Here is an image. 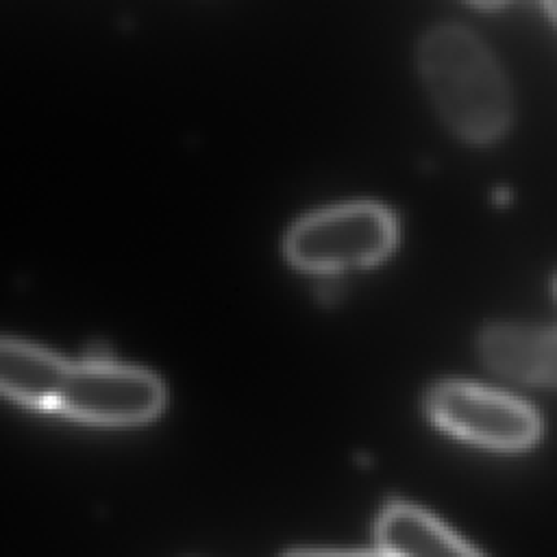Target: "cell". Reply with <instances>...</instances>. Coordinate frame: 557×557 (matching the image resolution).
Wrapping results in <instances>:
<instances>
[{
	"instance_id": "6da1fadb",
	"label": "cell",
	"mask_w": 557,
	"mask_h": 557,
	"mask_svg": "<svg viewBox=\"0 0 557 557\" xmlns=\"http://www.w3.org/2000/svg\"><path fill=\"white\" fill-rule=\"evenodd\" d=\"M422 81L448 128L468 141H492L511 120L505 74L487 46L468 28H431L418 48Z\"/></svg>"
},
{
	"instance_id": "7a4b0ae2",
	"label": "cell",
	"mask_w": 557,
	"mask_h": 557,
	"mask_svg": "<svg viewBox=\"0 0 557 557\" xmlns=\"http://www.w3.org/2000/svg\"><path fill=\"white\" fill-rule=\"evenodd\" d=\"M394 242L392 213L381 205L357 200L298 218L285 235V252L300 268L329 272L374 263Z\"/></svg>"
},
{
	"instance_id": "3957f363",
	"label": "cell",
	"mask_w": 557,
	"mask_h": 557,
	"mask_svg": "<svg viewBox=\"0 0 557 557\" xmlns=\"http://www.w3.org/2000/svg\"><path fill=\"white\" fill-rule=\"evenodd\" d=\"M163 403L165 387L152 370L91 355L70 361L57 409L89 422L133 424L159 413Z\"/></svg>"
},
{
	"instance_id": "277c9868",
	"label": "cell",
	"mask_w": 557,
	"mask_h": 557,
	"mask_svg": "<svg viewBox=\"0 0 557 557\" xmlns=\"http://www.w3.org/2000/svg\"><path fill=\"white\" fill-rule=\"evenodd\" d=\"M426 409L442 429L481 446L516 450L533 444L540 433V418L529 405L472 383L437 385Z\"/></svg>"
},
{
	"instance_id": "5b68a950",
	"label": "cell",
	"mask_w": 557,
	"mask_h": 557,
	"mask_svg": "<svg viewBox=\"0 0 557 557\" xmlns=\"http://www.w3.org/2000/svg\"><path fill=\"white\" fill-rule=\"evenodd\" d=\"M479 355L503 376L557 387V326L492 324L479 337Z\"/></svg>"
},
{
	"instance_id": "8992f818",
	"label": "cell",
	"mask_w": 557,
	"mask_h": 557,
	"mask_svg": "<svg viewBox=\"0 0 557 557\" xmlns=\"http://www.w3.org/2000/svg\"><path fill=\"white\" fill-rule=\"evenodd\" d=\"M70 361L41 344L0 335V394L57 409Z\"/></svg>"
},
{
	"instance_id": "52a82bcc",
	"label": "cell",
	"mask_w": 557,
	"mask_h": 557,
	"mask_svg": "<svg viewBox=\"0 0 557 557\" xmlns=\"http://www.w3.org/2000/svg\"><path fill=\"white\" fill-rule=\"evenodd\" d=\"M376 537L389 557H483L435 518L411 505L387 507L379 518Z\"/></svg>"
},
{
	"instance_id": "ba28073f",
	"label": "cell",
	"mask_w": 557,
	"mask_h": 557,
	"mask_svg": "<svg viewBox=\"0 0 557 557\" xmlns=\"http://www.w3.org/2000/svg\"><path fill=\"white\" fill-rule=\"evenodd\" d=\"M285 557H389L387 553H335V550H296Z\"/></svg>"
},
{
	"instance_id": "9c48e42d",
	"label": "cell",
	"mask_w": 557,
	"mask_h": 557,
	"mask_svg": "<svg viewBox=\"0 0 557 557\" xmlns=\"http://www.w3.org/2000/svg\"><path fill=\"white\" fill-rule=\"evenodd\" d=\"M546 9H548V11H550V15H553V17H555V20H557V0H553V2H548V4H546Z\"/></svg>"
},
{
	"instance_id": "30bf717a",
	"label": "cell",
	"mask_w": 557,
	"mask_h": 557,
	"mask_svg": "<svg viewBox=\"0 0 557 557\" xmlns=\"http://www.w3.org/2000/svg\"><path fill=\"white\" fill-rule=\"evenodd\" d=\"M555 289H557V281H555Z\"/></svg>"
}]
</instances>
